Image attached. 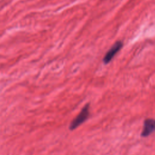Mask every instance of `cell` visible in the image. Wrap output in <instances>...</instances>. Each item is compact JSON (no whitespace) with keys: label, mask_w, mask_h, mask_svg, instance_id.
Here are the masks:
<instances>
[{"label":"cell","mask_w":155,"mask_h":155,"mask_svg":"<svg viewBox=\"0 0 155 155\" xmlns=\"http://www.w3.org/2000/svg\"><path fill=\"white\" fill-rule=\"evenodd\" d=\"M155 131V119H147L143 122V129L140 136L146 137Z\"/></svg>","instance_id":"obj_3"},{"label":"cell","mask_w":155,"mask_h":155,"mask_svg":"<svg viewBox=\"0 0 155 155\" xmlns=\"http://www.w3.org/2000/svg\"><path fill=\"white\" fill-rule=\"evenodd\" d=\"M89 108L90 104L88 103L83 107L79 114L71 122L69 126L70 130H75L88 119L90 114Z\"/></svg>","instance_id":"obj_1"},{"label":"cell","mask_w":155,"mask_h":155,"mask_svg":"<svg viewBox=\"0 0 155 155\" xmlns=\"http://www.w3.org/2000/svg\"><path fill=\"white\" fill-rule=\"evenodd\" d=\"M122 46H123V43L122 41H119L115 42L104 56L103 58L104 63L105 64H108L113 59V58L116 54V53L121 49Z\"/></svg>","instance_id":"obj_2"}]
</instances>
